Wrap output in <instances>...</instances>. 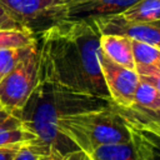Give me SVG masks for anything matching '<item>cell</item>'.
<instances>
[{"label": "cell", "mask_w": 160, "mask_h": 160, "mask_svg": "<svg viewBox=\"0 0 160 160\" xmlns=\"http://www.w3.org/2000/svg\"><path fill=\"white\" fill-rule=\"evenodd\" d=\"M36 41L39 78L111 101L98 60L100 31L94 21L62 20L38 34Z\"/></svg>", "instance_id": "1"}, {"label": "cell", "mask_w": 160, "mask_h": 160, "mask_svg": "<svg viewBox=\"0 0 160 160\" xmlns=\"http://www.w3.org/2000/svg\"><path fill=\"white\" fill-rule=\"evenodd\" d=\"M110 102L109 100L81 94L38 76L35 89L16 118L35 135L38 141L50 145L62 155H66L70 150L58 132L59 119L68 114L104 108L110 105Z\"/></svg>", "instance_id": "2"}, {"label": "cell", "mask_w": 160, "mask_h": 160, "mask_svg": "<svg viewBox=\"0 0 160 160\" xmlns=\"http://www.w3.org/2000/svg\"><path fill=\"white\" fill-rule=\"evenodd\" d=\"M56 128L70 151L81 150L89 154L102 145L131 140V132L112 101L104 108L64 115Z\"/></svg>", "instance_id": "3"}, {"label": "cell", "mask_w": 160, "mask_h": 160, "mask_svg": "<svg viewBox=\"0 0 160 160\" xmlns=\"http://www.w3.org/2000/svg\"><path fill=\"white\" fill-rule=\"evenodd\" d=\"M39 51L38 41L29 54L0 80L1 108L16 116L24 108L38 82Z\"/></svg>", "instance_id": "4"}, {"label": "cell", "mask_w": 160, "mask_h": 160, "mask_svg": "<svg viewBox=\"0 0 160 160\" xmlns=\"http://www.w3.org/2000/svg\"><path fill=\"white\" fill-rule=\"evenodd\" d=\"M0 6L16 24L35 36L49 26L66 20L65 0H0Z\"/></svg>", "instance_id": "5"}, {"label": "cell", "mask_w": 160, "mask_h": 160, "mask_svg": "<svg viewBox=\"0 0 160 160\" xmlns=\"http://www.w3.org/2000/svg\"><path fill=\"white\" fill-rule=\"evenodd\" d=\"M98 60L111 101L120 108L132 106L139 74L132 69L114 62L100 49L98 51Z\"/></svg>", "instance_id": "6"}, {"label": "cell", "mask_w": 160, "mask_h": 160, "mask_svg": "<svg viewBox=\"0 0 160 160\" xmlns=\"http://www.w3.org/2000/svg\"><path fill=\"white\" fill-rule=\"evenodd\" d=\"M94 22L98 26L100 35H120L160 48V21H130L120 15H115L95 20Z\"/></svg>", "instance_id": "7"}, {"label": "cell", "mask_w": 160, "mask_h": 160, "mask_svg": "<svg viewBox=\"0 0 160 160\" xmlns=\"http://www.w3.org/2000/svg\"><path fill=\"white\" fill-rule=\"evenodd\" d=\"M126 125L131 132L130 141L99 146L86 154L89 160H152L150 148L144 138L132 126Z\"/></svg>", "instance_id": "8"}, {"label": "cell", "mask_w": 160, "mask_h": 160, "mask_svg": "<svg viewBox=\"0 0 160 160\" xmlns=\"http://www.w3.org/2000/svg\"><path fill=\"white\" fill-rule=\"evenodd\" d=\"M140 0H80L68 6L66 20L95 21L120 15Z\"/></svg>", "instance_id": "9"}, {"label": "cell", "mask_w": 160, "mask_h": 160, "mask_svg": "<svg viewBox=\"0 0 160 160\" xmlns=\"http://www.w3.org/2000/svg\"><path fill=\"white\" fill-rule=\"evenodd\" d=\"M99 49L114 62L122 65L128 69L135 70L131 39L120 35L101 34Z\"/></svg>", "instance_id": "10"}, {"label": "cell", "mask_w": 160, "mask_h": 160, "mask_svg": "<svg viewBox=\"0 0 160 160\" xmlns=\"http://www.w3.org/2000/svg\"><path fill=\"white\" fill-rule=\"evenodd\" d=\"M36 140L21 122V120L14 115H10L5 120L0 121V148L10 145H21Z\"/></svg>", "instance_id": "11"}, {"label": "cell", "mask_w": 160, "mask_h": 160, "mask_svg": "<svg viewBox=\"0 0 160 160\" xmlns=\"http://www.w3.org/2000/svg\"><path fill=\"white\" fill-rule=\"evenodd\" d=\"M64 156L55 148L34 140L20 145L12 160H62Z\"/></svg>", "instance_id": "12"}, {"label": "cell", "mask_w": 160, "mask_h": 160, "mask_svg": "<svg viewBox=\"0 0 160 160\" xmlns=\"http://www.w3.org/2000/svg\"><path fill=\"white\" fill-rule=\"evenodd\" d=\"M114 106L124 119L134 124H138L148 130L160 134V109L156 111H149V110H144L136 106L120 108L115 104Z\"/></svg>", "instance_id": "13"}, {"label": "cell", "mask_w": 160, "mask_h": 160, "mask_svg": "<svg viewBox=\"0 0 160 160\" xmlns=\"http://www.w3.org/2000/svg\"><path fill=\"white\" fill-rule=\"evenodd\" d=\"M131 45L136 72L160 66V48L136 40H131Z\"/></svg>", "instance_id": "14"}, {"label": "cell", "mask_w": 160, "mask_h": 160, "mask_svg": "<svg viewBox=\"0 0 160 160\" xmlns=\"http://www.w3.org/2000/svg\"><path fill=\"white\" fill-rule=\"evenodd\" d=\"M120 16L130 21H160V0H140Z\"/></svg>", "instance_id": "15"}, {"label": "cell", "mask_w": 160, "mask_h": 160, "mask_svg": "<svg viewBox=\"0 0 160 160\" xmlns=\"http://www.w3.org/2000/svg\"><path fill=\"white\" fill-rule=\"evenodd\" d=\"M132 106L149 111H156L160 109V92L151 84L139 78V82L134 92Z\"/></svg>", "instance_id": "16"}, {"label": "cell", "mask_w": 160, "mask_h": 160, "mask_svg": "<svg viewBox=\"0 0 160 160\" xmlns=\"http://www.w3.org/2000/svg\"><path fill=\"white\" fill-rule=\"evenodd\" d=\"M36 42V36L28 29H0V50L24 48Z\"/></svg>", "instance_id": "17"}, {"label": "cell", "mask_w": 160, "mask_h": 160, "mask_svg": "<svg viewBox=\"0 0 160 160\" xmlns=\"http://www.w3.org/2000/svg\"><path fill=\"white\" fill-rule=\"evenodd\" d=\"M35 44L24 46V48H9V49L0 50V75L1 78L5 76L8 72H10L16 65H19Z\"/></svg>", "instance_id": "18"}, {"label": "cell", "mask_w": 160, "mask_h": 160, "mask_svg": "<svg viewBox=\"0 0 160 160\" xmlns=\"http://www.w3.org/2000/svg\"><path fill=\"white\" fill-rule=\"evenodd\" d=\"M126 124H129L130 126H132L142 138L144 140L146 141V144L149 145L150 148V151H151V158L152 160H160V134L158 132H154L151 130H148L138 124H134L126 119H124Z\"/></svg>", "instance_id": "19"}, {"label": "cell", "mask_w": 160, "mask_h": 160, "mask_svg": "<svg viewBox=\"0 0 160 160\" xmlns=\"http://www.w3.org/2000/svg\"><path fill=\"white\" fill-rule=\"evenodd\" d=\"M139 74V78L141 80L148 81L149 84H151L159 92H160V66L158 68H150L146 70H142Z\"/></svg>", "instance_id": "20"}, {"label": "cell", "mask_w": 160, "mask_h": 160, "mask_svg": "<svg viewBox=\"0 0 160 160\" xmlns=\"http://www.w3.org/2000/svg\"><path fill=\"white\" fill-rule=\"evenodd\" d=\"M0 29H24V28L16 24L12 19H10L0 6Z\"/></svg>", "instance_id": "21"}, {"label": "cell", "mask_w": 160, "mask_h": 160, "mask_svg": "<svg viewBox=\"0 0 160 160\" xmlns=\"http://www.w3.org/2000/svg\"><path fill=\"white\" fill-rule=\"evenodd\" d=\"M22 145V144H21ZM20 145H10L0 148V160H12Z\"/></svg>", "instance_id": "22"}, {"label": "cell", "mask_w": 160, "mask_h": 160, "mask_svg": "<svg viewBox=\"0 0 160 160\" xmlns=\"http://www.w3.org/2000/svg\"><path fill=\"white\" fill-rule=\"evenodd\" d=\"M62 160H89L88 155L85 152H82L81 150H74L68 152Z\"/></svg>", "instance_id": "23"}, {"label": "cell", "mask_w": 160, "mask_h": 160, "mask_svg": "<svg viewBox=\"0 0 160 160\" xmlns=\"http://www.w3.org/2000/svg\"><path fill=\"white\" fill-rule=\"evenodd\" d=\"M11 114L9 112V111H6L5 109H0V121H2V120H5L6 118H9Z\"/></svg>", "instance_id": "24"}, {"label": "cell", "mask_w": 160, "mask_h": 160, "mask_svg": "<svg viewBox=\"0 0 160 160\" xmlns=\"http://www.w3.org/2000/svg\"><path fill=\"white\" fill-rule=\"evenodd\" d=\"M65 1H66L68 6H69V5H71V4H74V2H78V1H80V0H65Z\"/></svg>", "instance_id": "25"}, {"label": "cell", "mask_w": 160, "mask_h": 160, "mask_svg": "<svg viewBox=\"0 0 160 160\" xmlns=\"http://www.w3.org/2000/svg\"><path fill=\"white\" fill-rule=\"evenodd\" d=\"M0 109H2V108H1V104H0Z\"/></svg>", "instance_id": "26"}, {"label": "cell", "mask_w": 160, "mask_h": 160, "mask_svg": "<svg viewBox=\"0 0 160 160\" xmlns=\"http://www.w3.org/2000/svg\"><path fill=\"white\" fill-rule=\"evenodd\" d=\"M0 80H1V75H0Z\"/></svg>", "instance_id": "27"}]
</instances>
